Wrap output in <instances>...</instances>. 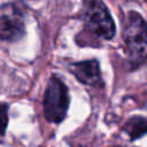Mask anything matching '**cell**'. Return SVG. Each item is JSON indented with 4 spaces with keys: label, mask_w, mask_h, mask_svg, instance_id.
Wrapping results in <instances>:
<instances>
[{
    "label": "cell",
    "mask_w": 147,
    "mask_h": 147,
    "mask_svg": "<svg viewBox=\"0 0 147 147\" xmlns=\"http://www.w3.org/2000/svg\"><path fill=\"white\" fill-rule=\"evenodd\" d=\"M8 125V107L0 102V136H3Z\"/></svg>",
    "instance_id": "7"
},
{
    "label": "cell",
    "mask_w": 147,
    "mask_h": 147,
    "mask_svg": "<svg viewBox=\"0 0 147 147\" xmlns=\"http://www.w3.org/2000/svg\"><path fill=\"white\" fill-rule=\"evenodd\" d=\"M83 20L87 30L95 37L110 40L116 32L114 20L101 0H91L84 10Z\"/></svg>",
    "instance_id": "3"
},
{
    "label": "cell",
    "mask_w": 147,
    "mask_h": 147,
    "mask_svg": "<svg viewBox=\"0 0 147 147\" xmlns=\"http://www.w3.org/2000/svg\"><path fill=\"white\" fill-rule=\"evenodd\" d=\"M71 71L75 75V77L85 85L95 87L103 86L100 65L96 60H86L72 63Z\"/></svg>",
    "instance_id": "5"
},
{
    "label": "cell",
    "mask_w": 147,
    "mask_h": 147,
    "mask_svg": "<svg viewBox=\"0 0 147 147\" xmlns=\"http://www.w3.org/2000/svg\"><path fill=\"white\" fill-rule=\"evenodd\" d=\"M123 39L131 61L138 63V65L144 63L147 53L146 22L140 14L136 11L127 14L124 23Z\"/></svg>",
    "instance_id": "1"
},
{
    "label": "cell",
    "mask_w": 147,
    "mask_h": 147,
    "mask_svg": "<svg viewBox=\"0 0 147 147\" xmlns=\"http://www.w3.org/2000/svg\"><path fill=\"white\" fill-rule=\"evenodd\" d=\"M25 33L24 17L14 3H6L0 7V39L16 41Z\"/></svg>",
    "instance_id": "4"
},
{
    "label": "cell",
    "mask_w": 147,
    "mask_h": 147,
    "mask_svg": "<svg viewBox=\"0 0 147 147\" xmlns=\"http://www.w3.org/2000/svg\"><path fill=\"white\" fill-rule=\"evenodd\" d=\"M123 130L127 133L131 140H136L146 133V119L142 116H136L130 118L123 126Z\"/></svg>",
    "instance_id": "6"
},
{
    "label": "cell",
    "mask_w": 147,
    "mask_h": 147,
    "mask_svg": "<svg viewBox=\"0 0 147 147\" xmlns=\"http://www.w3.org/2000/svg\"><path fill=\"white\" fill-rule=\"evenodd\" d=\"M69 92L62 79L51 76L44 95V115L51 123H61L69 108Z\"/></svg>",
    "instance_id": "2"
}]
</instances>
